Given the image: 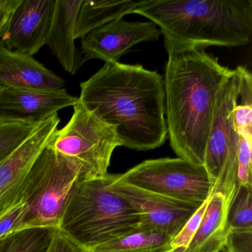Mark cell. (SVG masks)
I'll list each match as a JSON object with an SVG mask.
<instances>
[{
    "instance_id": "obj_1",
    "label": "cell",
    "mask_w": 252,
    "mask_h": 252,
    "mask_svg": "<svg viewBox=\"0 0 252 252\" xmlns=\"http://www.w3.org/2000/svg\"><path fill=\"white\" fill-rule=\"evenodd\" d=\"M79 101L116 129L121 147L148 151L167 138L163 79L141 64L104 65L80 84Z\"/></svg>"
},
{
    "instance_id": "obj_2",
    "label": "cell",
    "mask_w": 252,
    "mask_h": 252,
    "mask_svg": "<svg viewBox=\"0 0 252 252\" xmlns=\"http://www.w3.org/2000/svg\"><path fill=\"white\" fill-rule=\"evenodd\" d=\"M163 78L167 136L178 158L203 165L221 87L234 70L204 49L168 52Z\"/></svg>"
},
{
    "instance_id": "obj_3",
    "label": "cell",
    "mask_w": 252,
    "mask_h": 252,
    "mask_svg": "<svg viewBox=\"0 0 252 252\" xmlns=\"http://www.w3.org/2000/svg\"><path fill=\"white\" fill-rule=\"evenodd\" d=\"M134 14L158 27L167 53L244 46L252 35V0H149Z\"/></svg>"
},
{
    "instance_id": "obj_4",
    "label": "cell",
    "mask_w": 252,
    "mask_h": 252,
    "mask_svg": "<svg viewBox=\"0 0 252 252\" xmlns=\"http://www.w3.org/2000/svg\"><path fill=\"white\" fill-rule=\"evenodd\" d=\"M116 176L107 173L81 180L59 224L61 232L88 252L139 227L135 208L110 189Z\"/></svg>"
},
{
    "instance_id": "obj_5",
    "label": "cell",
    "mask_w": 252,
    "mask_h": 252,
    "mask_svg": "<svg viewBox=\"0 0 252 252\" xmlns=\"http://www.w3.org/2000/svg\"><path fill=\"white\" fill-rule=\"evenodd\" d=\"M48 145L28 172L16 200L26 206L23 228H58L75 187L89 178L80 163Z\"/></svg>"
},
{
    "instance_id": "obj_6",
    "label": "cell",
    "mask_w": 252,
    "mask_h": 252,
    "mask_svg": "<svg viewBox=\"0 0 252 252\" xmlns=\"http://www.w3.org/2000/svg\"><path fill=\"white\" fill-rule=\"evenodd\" d=\"M237 101L238 79L234 70L218 95L203 163L214 185L213 193L222 194L229 206L238 189L239 135L234 120Z\"/></svg>"
},
{
    "instance_id": "obj_7",
    "label": "cell",
    "mask_w": 252,
    "mask_h": 252,
    "mask_svg": "<svg viewBox=\"0 0 252 252\" xmlns=\"http://www.w3.org/2000/svg\"><path fill=\"white\" fill-rule=\"evenodd\" d=\"M68 123L57 129L49 147L80 163L89 178L108 173L113 152L121 147L116 129L78 101Z\"/></svg>"
},
{
    "instance_id": "obj_8",
    "label": "cell",
    "mask_w": 252,
    "mask_h": 252,
    "mask_svg": "<svg viewBox=\"0 0 252 252\" xmlns=\"http://www.w3.org/2000/svg\"><path fill=\"white\" fill-rule=\"evenodd\" d=\"M117 181L169 198L202 204L213 193L214 185L203 165L181 158L144 160Z\"/></svg>"
},
{
    "instance_id": "obj_9",
    "label": "cell",
    "mask_w": 252,
    "mask_h": 252,
    "mask_svg": "<svg viewBox=\"0 0 252 252\" xmlns=\"http://www.w3.org/2000/svg\"><path fill=\"white\" fill-rule=\"evenodd\" d=\"M110 189L130 203L140 217V228L166 234L172 239L201 204L169 198L117 181Z\"/></svg>"
},
{
    "instance_id": "obj_10",
    "label": "cell",
    "mask_w": 252,
    "mask_h": 252,
    "mask_svg": "<svg viewBox=\"0 0 252 252\" xmlns=\"http://www.w3.org/2000/svg\"><path fill=\"white\" fill-rule=\"evenodd\" d=\"M161 35L153 22H129L119 19L94 29L81 39V53L85 63L98 60L119 63L131 48L144 42H154Z\"/></svg>"
},
{
    "instance_id": "obj_11",
    "label": "cell",
    "mask_w": 252,
    "mask_h": 252,
    "mask_svg": "<svg viewBox=\"0 0 252 252\" xmlns=\"http://www.w3.org/2000/svg\"><path fill=\"white\" fill-rule=\"evenodd\" d=\"M60 123L58 114L39 122L32 135L0 162V214L17 200L28 172L52 141Z\"/></svg>"
},
{
    "instance_id": "obj_12",
    "label": "cell",
    "mask_w": 252,
    "mask_h": 252,
    "mask_svg": "<svg viewBox=\"0 0 252 252\" xmlns=\"http://www.w3.org/2000/svg\"><path fill=\"white\" fill-rule=\"evenodd\" d=\"M79 98L66 89L11 88L0 85V121L38 124L66 107H73Z\"/></svg>"
},
{
    "instance_id": "obj_13",
    "label": "cell",
    "mask_w": 252,
    "mask_h": 252,
    "mask_svg": "<svg viewBox=\"0 0 252 252\" xmlns=\"http://www.w3.org/2000/svg\"><path fill=\"white\" fill-rule=\"evenodd\" d=\"M56 0H21L1 40L8 49L33 57L45 45Z\"/></svg>"
},
{
    "instance_id": "obj_14",
    "label": "cell",
    "mask_w": 252,
    "mask_h": 252,
    "mask_svg": "<svg viewBox=\"0 0 252 252\" xmlns=\"http://www.w3.org/2000/svg\"><path fill=\"white\" fill-rule=\"evenodd\" d=\"M82 0H56L54 15L45 40L62 67L75 75L85 62L76 48V28Z\"/></svg>"
},
{
    "instance_id": "obj_15",
    "label": "cell",
    "mask_w": 252,
    "mask_h": 252,
    "mask_svg": "<svg viewBox=\"0 0 252 252\" xmlns=\"http://www.w3.org/2000/svg\"><path fill=\"white\" fill-rule=\"evenodd\" d=\"M0 85L33 89H64L65 82L32 56L8 49L0 40Z\"/></svg>"
},
{
    "instance_id": "obj_16",
    "label": "cell",
    "mask_w": 252,
    "mask_h": 252,
    "mask_svg": "<svg viewBox=\"0 0 252 252\" xmlns=\"http://www.w3.org/2000/svg\"><path fill=\"white\" fill-rule=\"evenodd\" d=\"M229 204L220 193L209 197L203 220L188 246L180 252H220L231 232L228 220Z\"/></svg>"
},
{
    "instance_id": "obj_17",
    "label": "cell",
    "mask_w": 252,
    "mask_h": 252,
    "mask_svg": "<svg viewBox=\"0 0 252 252\" xmlns=\"http://www.w3.org/2000/svg\"><path fill=\"white\" fill-rule=\"evenodd\" d=\"M149 0H82L76 28V39H82L97 28L134 14Z\"/></svg>"
},
{
    "instance_id": "obj_18",
    "label": "cell",
    "mask_w": 252,
    "mask_h": 252,
    "mask_svg": "<svg viewBox=\"0 0 252 252\" xmlns=\"http://www.w3.org/2000/svg\"><path fill=\"white\" fill-rule=\"evenodd\" d=\"M172 237L158 231L137 228L90 252H176Z\"/></svg>"
},
{
    "instance_id": "obj_19",
    "label": "cell",
    "mask_w": 252,
    "mask_h": 252,
    "mask_svg": "<svg viewBox=\"0 0 252 252\" xmlns=\"http://www.w3.org/2000/svg\"><path fill=\"white\" fill-rule=\"evenodd\" d=\"M58 228L26 227L0 238V252H47Z\"/></svg>"
},
{
    "instance_id": "obj_20",
    "label": "cell",
    "mask_w": 252,
    "mask_h": 252,
    "mask_svg": "<svg viewBox=\"0 0 252 252\" xmlns=\"http://www.w3.org/2000/svg\"><path fill=\"white\" fill-rule=\"evenodd\" d=\"M38 124L0 121V162L32 135Z\"/></svg>"
},
{
    "instance_id": "obj_21",
    "label": "cell",
    "mask_w": 252,
    "mask_h": 252,
    "mask_svg": "<svg viewBox=\"0 0 252 252\" xmlns=\"http://www.w3.org/2000/svg\"><path fill=\"white\" fill-rule=\"evenodd\" d=\"M228 220L231 230L252 229V187L239 186L228 208Z\"/></svg>"
},
{
    "instance_id": "obj_22",
    "label": "cell",
    "mask_w": 252,
    "mask_h": 252,
    "mask_svg": "<svg viewBox=\"0 0 252 252\" xmlns=\"http://www.w3.org/2000/svg\"><path fill=\"white\" fill-rule=\"evenodd\" d=\"M238 135L237 184L238 187H252V136Z\"/></svg>"
},
{
    "instance_id": "obj_23",
    "label": "cell",
    "mask_w": 252,
    "mask_h": 252,
    "mask_svg": "<svg viewBox=\"0 0 252 252\" xmlns=\"http://www.w3.org/2000/svg\"><path fill=\"white\" fill-rule=\"evenodd\" d=\"M209 199H207L206 201L203 202L199 206L198 209L186 222L182 229L172 239L171 241V246L175 249V252H180L181 251L184 250L191 241V238L197 231V228L203 220V216H204L208 203H209Z\"/></svg>"
},
{
    "instance_id": "obj_24",
    "label": "cell",
    "mask_w": 252,
    "mask_h": 252,
    "mask_svg": "<svg viewBox=\"0 0 252 252\" xmlns=\"http://www.w3.org/2000/svg\"><path fill=\"white\" fill-rule=\"evenodd\" d=\"M26 206L16 201L0 214V238L16 230L23 228Z\"/></svg>"
},
{
    "instance_id": "obj_25",
    "label": "cell",
    "mask_w": 252,
    "mask_h": 252,
    "mask_svg": "<svg viewBox=\"0 0 252 252\" xmlns=\"http://www.w3.org/2000/svg\"><path fill=\"white\" fill-rule=\"evenodd\" d=\"M224 252H252V229L231 230Z\"/></svg>"
},
{
    "instance_id": "obj_26",
    "label": "cell",
    "mask_w": 252,
    "mask_h": 252,
    "mask_svg": "<svg viewBox=\"0 0 252 252\" xmlns=\"http://www.w3.org/2000/svg\"><path fill=\"white\" fill-rule=\"evenodd\" d=\"M47 252H88L57 229Z\"/></svg>"
},
{
    "instance_id": "obj_27",
    "label": "cell",
    "mask_w": 252,
    "mask_h": 252,
    "mask_svg": "<svg viewBox=\"0 0 252 252\" xmlns=\"http://www.w3.org/2000/svg\"><path fill=\"white\" fill-rule=\"evenodd\" d=\"M20 2L21 0H0V40L6 33L12 14Z\"/></svg>"
}]
</instances>
